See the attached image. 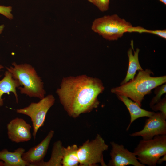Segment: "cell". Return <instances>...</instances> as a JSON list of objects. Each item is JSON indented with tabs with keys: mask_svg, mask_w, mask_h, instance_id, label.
I'll return each instance as SVG.
<instances>
[{
	"mask_svg": "<svg viewBox=\"0 0 166 166\" xmlns=\"http://www.w3.org/2000/svg\"><path fill=\"white\" fill-rule=\"evenodd\" d=\"M104 89L99 79L82 75L63 78L56 93L68 115L76 118L98 107Z\"/></svg>",
	"mask_w": 166,
	"mask_h": 166,
	"instance_id": "1",
	"label": "cell"
},
{
	"mask_svg": "<svg viewBox=\"0 0 166 166\" xmlns=\"http://www.w3.org/2000/svg\"><path fill=\"white\" fill-rule=\"evenodd\" d=\"M2 76L0 75V77ZM22 86L19 81L13 78L11 74L8 71H6L4 77L0 80V107L3 105V99L2 95L5 93L12 92L14 94L16 100L18 103V100L16 91V88Z\"/></svg>",
	"mask_w": 166,
	"mask_h": 166,
	"instance_id": "14",
	"label": "cell"
},
{
	"mask_svg": "<svg viewBox=\"0 0 166 166\" xmlns=\"http://www.w3.org/2000/svg\"><path fill=\"white\" fill-rule=\"evenodd\" d=\"M132 26L130 22L115 14L95 19L91 29L104 38L113 41L117 40L125 33H130Z\"/></svg>",
	"mask_w": 166,
	"mask_h": 166,
	"instance_id": "4",
	"label": "cell"
},
{
	"mask_svg": "<svg viewBox=\"0 0 166 166\" xmlns=\"http://www.w3.org/2000/svg\"><path fill=\"white\" fill-rule=\"evenodd\" d=\"M78 147L76 144L63 146L62 151V166H77L79 165L77 151Z\"/></svg>",
	"mask_w": 166,
	"mask_h": 166,
	"instance_id": "16",
	"label": "cell"
},
{
	"mask_svg": "<svg viewBox=\"0 0 166 166\" xmlns=\"http://www.w3.org/2000/svg\"><path fill=\"white\" fill-rule=\"evenodd\" d=\"M102 12L107 11L109 8L110 0H87Z\"/></svg>",
	"mask_w": 166,
	"mask_h": 166,
	"instance_id": "19",
	"label": "cell"
},
{
	"mask_svg": "<svg viewBox=\"0 0 166 166\" xmlns=\"http://www.w3.org/2000/svg\"><path fill=\"white\" fill-rule=\"evenodd\" d=\"M63 147L60 140H57L54 142L49 160L47 162L43 161L38 166H62Z\"/></svg>",
	"mask_w": 166,
	"mask_h": 166,
	"instance_id": "17",
	"label": "cell"
},
{
	"mask_svg": "<svg viewBox=\"0 0 166 166\" xmlns=\"http://www.w3.org/2000/svg\"><path fill=\"white\" fill-rule=\"evenodd\" d=\"M166 160V154L164 155L160 158L157 161V164H161L164 161Z\"/></svg>",
	"mask_w": 166,
	"mask_h": 166,
	"instance_id": "23",
	"label": "cell"
},
{
	"mask_svg": "<svg viewBox=\"0 0 166 166\" xmlns=\"http://www.w3.org/2000/svg\"><path fill=\"white\" fill-rule=\"evenodd\" d=\"M148 118L143 128L130 134V136H141L142 139L148 140L156 136L166 135V116L160 112Z\"/></svg>",
	"mask_w": 166,
	"mask_h": 166,
	"instance_id": "8",
	"label": "cell"
},
{
	"mask_svg": "<svg viewBox=\"0 0 166 166\" xmlns=\"http://www.w3.org/2000/svg\"><path fill=\"white\" fill-rule=\"evenodd\" d=\"M131 45L132 47L129 48L127 52L129 61L128 69L125 77L121 83V85L132 79L135 77L137 71L143 70L140 64L139 60L140 49L137 48L136 50H134L132 41H131Z\"/></svg>",
	"mask_w": 166,
	"mask_h": 166,
	"instance_id": "15",
	"label": "cell"
},
{
	"mask_svg": "<svg viewBox=\"0 0 166 166\" xmlns=\"http://www.w3.org/2000/svg\"><path fill=\"white\" fill-rule=\"evenodd\" d=\"M150 70L139 71L136 76L127 82L120 86L113 88L112 93L117 95L128 97L136 103L140 107L144 97L151 93L152 90L166 83V76L153 77Z\"/></svg>",
	"mask_w": 166,
	"mask_h": 166,
	"instance_id": "2",
	"label": "cell"
},
{
	"mask_svg": "<svg viewBox=\"0 0 166 166\" xmlns=\"http://www.w3.org/2000/svg\"><path fill=\"white\" fill-rule=\"evenodd\" d=\"M148 33L158 36L164 39H166V30H149L141 27L139 33Z\"/></svg>",
	"mask_w": 166,
	"mask_h": 166,
	"instance_id": "21",
	"label": "cell"
},
{
	"mask_svg": "<svg viewBox=\"0 0 166 166\" xmlns=\"http://www.w3.org/2000/svg\"><path fill=\"white\" fill-rule=\"evenodd\" d=\"M12 10L10 6L0 5V14L10 19H13V16L11 12Z\"/></svg>",
	"mask_w": 166,
	"mask_h": 166,
	"instance_id": "22",
	"label": "cell"
},
{
	"mask_svg": "<svg viewBox=\"0 0 166 166\" xmlns=\"http://www.w3.org/2000/svg\"><path fill=\"white\" fill-rule=\"evenodd\" d=\"M133 152L138 161L144 166H156L159 159L166 154V135L140 140Z\"/></svg>",
	"mask_w": 166,
	"mask_h": 166,
	"instance_id": "5",
	"label": "cell"
},
{
	"mask_svg": "<svg viewBox=\"0 0 166 166\" xmlns=\"http://www.w3.org/2000/svg\"><path fill=\"white\" fill-rule=\"evenodd\" d=\"M25 151L22 147L18 148L13 152L4 149L0 151V160L4 162L5 166H30L22 158Z\"/></svg>",
	"mask_w": 166,
	"mask_h": 166,
	"instance_id": "13",
	"label": "cell"
},
{
	"mask_svg": "<svg viewBox=\"0 0 166 166\" xmlns=\"http://www.w3.org/2000/svg\"><path fill=\"white\" fill-rule=\"evenodd\" d=\"M151 108L153 110L155 111H160L164 115L166 116V97L161 99Z\"/></svg>",
	"mask_w": 166,
	"mask_h": 166,
	"instance_id": "20",
	"label": "cell"
},
{
	"mask_svg": "<svg viewBox=\"0 0 166 166\" xmlns=\"http://www.w3.org/2000/svg\"><path fill=\"white\" fill-rule=\"evenodd\" d=\"M112 148L110 154L111 159L107 166H145L141 163L133 152L124 148L122 144H118L114 141L110 143Z\"/></svg>",
	"mask_w": 166,
	"mask_h": 166,
	"instance_id": "9",
	"label": "cell"
},
{
	"mask_svg": "<svg viewBox=\"0 0 166 166\" xmlns=\"http://www.w3.org/2000/svg\"><path fill=\"white\" fill-rule=\"evenodd\" d=\"M0 166H5V164L3 161L0 160Z\"/></svg>",
	"mask_w": 166,
	"mask_h": 166,
	"instance_id": "25",
	"label": "cell"
},
{
	"mask_svg": "<svg viewBox=\"0 0 166 166\" xmlns=\"http://www.w3.org/2000/svg\"><path fill=\"white\" fill-rule=\"evenodd\" d=\"M4 27V25H0V34H1L3 30Z\"/></svg>",
	"mask_w": 166,
	"mask_h": 166,
	"instance_id": "24",
	"label": "cell"
},
{
	"mask_svg": "<svg viewBox=\"0 0 166 166\" xmlns=\"http://www.w3.org/2000/svg\"><path fill=\"white\" fill-rule=\"evenodd\" d=\"M55 101L54 97L50 94L38 102H32L27 107L16 109L17 113L27 116L30 118L33 128L32 136L34 139L39 129L44 125L46 114Z\"/></svg>",
	"mask_w": 166,
	"mask_h": 166,
	"instance_id": "7",
	"label": "cell"
},
{
	"mask_svg": "<svg viewBox=\"0 0 166 166\" xmlns=\"http://www.w3.org/2000/svg\"><path fill=\"white\" fill-rule=\"evenodd\" d=\"M160 1L163 3L164 4L166 5V0H159Z\"/></svg>",
	"mask_w": 166,
	"mask_h": 166,
	"instance_id": "26",
	"label": "cell"
},
{
	"mask_svg": "<svg viewBox=\"0 0 166 166\" xmlns=\"http://www.w3.org/2000/svg\"><path fill=\"white\" fill-rule=\"evenodd\" d=\"M4 68V67L2 65H1L0 64V71L3 69Z\"/></svg>",
	"mask_w": 166,
	"mask_h": 166,
	"instance_id": "27",
	"label": "cell"
},
{
	"mask_svg": "<svg viewBox=\"0 0 166 166\" xmlns=\"http://www.w3.org/2000/svg\"><path fill=\"white\" fill-rule=\"evenodd\" d=\"M54 133L53 130H50L39 144L23 153L22 156V159L28 163L30 166H38L44 161V158Z\"/></svg>",
	"mask_w": 166,
	"mask_h": 166,
	"instance_id": "11",
	"label": "cell"
},
{
	"mask_svg": "<svg viewBox=\"0 0 166 166\" xmlns=\"http://www.w3.org/2000/svg\"><path fill=\"white\" fill-rule=\"evenodd\" d=\"M108 148V145L99 134L94 139L87 140L78 148L79 165L93 166L100 164L102 166H107L104 161L103 152Z\"/></svg>",
	"mask_w": 166,
	"mask_h": 166,
	"instance_id": "6",
	"label": "cell"
},
{
	"mask_svg": "<svg viewBox=\"0 0 166 166\" xmlns=\"http://www.w3.org/2000/svg\"><path fill=\"white\" fill-rule=\"evenodd\" d=\"M12 65L6 69L13 78L18 80L23 86L18 88L21 93L40 99L45 97L46 92L43 83L34 67L27 63L18 64L14 62Z\"/></svg>",
	"mask_w": 166,
	"mask_h": 166,
	"instance_id": "3",
	"label": "cell"
},
{
	"mask_svg": "<svg viewBox=\"0 0 166 166\" xmlns=\"http://www.w3.org/2000/svg\"><path fill=\"white\" fill-rule=\"evenodd\" d=\"M117 96L125 105L130 115V122L127 128V131H128L131 124L137 119L144 117H149L155 113L141 108L136 103L127 97L119 95Z\"/></svg>",
	"mask_w": 166,
	"mask_h": 166,
	"instance_id": "12",
	"label": "cell"
},
{
	"mask_svg": "<svg viewBox=\"0 0 166 166\" xmlns=\"http://www.w3.org/2000/svg\"><path fill=\"white\" fill-rule=\"evenodd\" d=\"M6 127L8 138L13 142H27L32 138L31 126L23 118L16 117L13 119L8 123Z\"/></svg>",
	"mask_w": 166,
	"mask_h": 166,
	"instance_id": "10",
	"label": "cell"
},
{
	"mask_svg": "<svg viewBox=\"0 0 166 166\" xmlns=\"http://www.w3.org/2000/svg\"><path fill=\"white\" fill-rule=\"evenodd\" d=\"M154 92L156 96H154L151 100L149 105L151 108L155 104L161 99V97L166 92V85H161L155 88Z\"/></svg>",
	"mask_w": 166,
	"mask_h": 166,
	"instance_id": "18",
	"label": "cell"
}]
</instances>
